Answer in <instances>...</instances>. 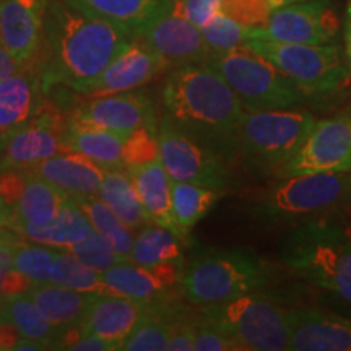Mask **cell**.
Listing matches in <instances>:
<instances>
[{"label":"cell","instance_id":"1","mask_svg":"<svg viewBox=\"0 0 351 351\" xmlns=\"http://www.w3.org/2000/svg\"><path fill=\"white\" fill-rule=\"evenodd\" d=\"M137 36L129 29L90 15L65 0H47L44 86L65 85L86 95L104 69Z\"/></svg>","mask_w":351,"mask_h":351},{"label":"cell","instance_id":"2","mask_svg":"<svg viewBox=\"0 0 351 351\" xmlns=\"http://www.w3.org/2000/svg\"><path fill=\"white\" fill-rule=\"evenodd\" d=\"M161 101L163 119L219 156L238 153V134L245 109L208 62L174 67L166 78Z\"/></svg>","mask_w":351,"mask_h":351},{"label":"cell","instance_id":"3","mask_svg":"<svg viewBox=\"0 0 351 351\" xmlns=\"http://www.w3.org/2000/svg\"><path fill=\"white\" fill-rule=\"evenodd\" d=\"M282 261L301 278L351 302V238L343 228L306 219L285 238Z\"/></svg>","mask_w":351,"mask_h":351},{"label":"cell","instance_id":"4","mask_svg":"<svg viewBox=\"0 0 351 351\" xmlns=\"http://www.w3.org/2000/svg\"><path fill=\"white\" fill-rule=\"evenodd\" d=\"M245 46L282 70L306 96L335 95L351 82V70L339 44L282 43L251 28Z\"/></svg>","mask_w":351,"mask_h":351},{"label":"cell","instance_id":"5","mask_svg":"<svg viewBox=\"0 0 351 351\" xmlns=\"http://www.w3.org/2000/svg\"><path fill=\"white\" fill-rule=\"evenodd\" d=\"M269 282V265L261 257L239 249L202 254L181 276L184 296L200 307L254 293Z\"/></svg>","mask_w":351,"mask_h":351},{"label":"cell","instance_id":"6","mask_svg":"<svg viewBox=\"0 0 351 351\" xmlns=\"http://www.w3.org/2000/svg\"><path fill=\"white\" fill-rule=\"evenodd\" d=\"M317 119L298 109L245 111L238 134V153L261 173H282L309 137Z\"/></svg>","mask_w":351,"mask_h":351},{"label":"cell","instance_id":"7","mask_svg":"<svg viewBox=\"0 0 351 351\" xmlns=\"http://www.w3.org/2000/svg\"><path fill=\"white\" fill-rule=\"evenodd\" d=\"M351 200L350 173L285 176L252 205L254 217L269 223L313 219Z\"/></svg>","mask_w":351,"mask_h":351},{"label":"cell","instance_id":"8","mask_svg":"<svg viewBox=\"0 0 351 351\" xmlns=\"http://www.w3.org/2000/svg\"><path fill=\"white\" fill-rule=\"evenodd\" d=\"M208 64L238 95L245 111L295 108L307 98L282 70L247 46L213 54Z\"/></svg>","mask_w":351,"mask_h":351},{"label":"cell","instance_id":"9","mask_svg":"<svg viewBox=\"0 0 351 351\" xmlns=\"http://www.w3.org/2000/svg\"><path fill=\"white\" fill-rule=\"evenodd\" d=\"M202 309V317L221 328L241 351L288 350L289 311L256 291Z\"/></svg>","mask_w":351,"mask_h":351},{"label":"cell","instance_id":"10","mask_svg":"<svg viewBox=\"0 0 351 351\" xmlns=\"http://www.w3.org/2000/svg\"><path fill=\"white\" fill-rule=\"evenodd\" d=\"M160 160L173 181L225 189L230 179L221 156L186 132L161 121L158 129Z\"/></svg>","mask_w":351,"mask_h":351},{"label":"cell","instance_id":"11","mask_svg":"<svg viewBox=\"0 0 351 351\" xmlns=\"http://www.w3.org/2000/svg\"><path fill=\"white\" fill-rule=\"evenodd\" d=\"M257 29L275 41L326 46L339 41L341 21L333 0H306L274 8Z\"/></svg>","mask_w":351,"mask_h":351},{"label":"cell","instance_id":"12","mask_svg":"<svg viewBox=\"0 0 351 351\" xmlns=\"http://www.w3.org/2000/svg\"><path fill=\"white\" fill-rule=\"evenodd\" d=\"M351 173V116L315 122L309 137L280 176Z\"/></svg>","mask_w":351,"mask_h":351},{"label":"cell","instance_id":"13","mask_svg":"<svg viewBox=\"0 0 351 351\" xmlns=\"http://www.w3.org/2000/svg\"><path fill=\"white\" fill-rule=\"evenodd\" d=\"M67 125L52 112H44L8 132L2 147L0 169L28 168L47 158L70 152L65 143Z\"/></svg>","mask_w":351,"mask_h":351},{"label":"cell","instance_id":"14","mask_svg":"<svg viewBox=\"0 0 351 351\" xmlns=\"http://www.w3.org/2000/svg\"><path fill=\"white\" fill-rule=\"evenodd\" d=\"M72 124L106 129L127 137L142 125L156 127L155 106L142 93L108 95L95 98L73 112Z\"/></svg>","mask_w":351,"mask_h":351},{"label":"cell","instance_id":"15","mask_svg":"<svg viewBox=\"0 0 351 351\" xmlns=\"http://www.w3.org/2000/svg\"><path fill=\"white\" fill-rule=\"evenodd\" d=\"M140 38L165 60L169 69L208 62L213 56L199 26L173 10L148 26Z\"/></svg>","mask_w":351,"mask_h":351},{"label":"cell","instance_id":"16","mask_svg":"<svg viewBox=\"0 0 351 351\" xmlns=\"http://www.w3.org/2000/svg\"><path fill=\"white\" fill-rule=\"evenodd\" d=\"M168 69L165 60L142 38H137L104 69L86 95L99 98L134 91Z\"/></svg>","mask_w":351,"mask_h":351},{"label":"cell","instance_id":"17","mask_svg":"<svg viewBox=\"0 0 351 351\" xmlns=\"http://www.w3.org/2000/svg\"><path fill=\"white\" fill-rule=\"evenodd\" d=\"M181 265H138L130 261L116 263L101 271V278L111 289L112 296H124L137 301H160L168 298L176 285L181 283Z\"/></svg>","mask_w":351,"mask_h":351},{"label":"cell","instance_id":"18","mask_svg":"<svg viewBox=\"0 0 351 351\" xmlns=\"http://www.w3.org/2000/svg\"><path fill=\"white\" fill-rule=\"evenodd\" d=\"M47 0H0V38L20 67L36 56L44 39Z\"/></svg>","mask_w":351,"mask_h":351},{"label":"cell","instance_id":"19","mask_svg":"<svg viewBox=\"0 0 351 351\" xmlns=\"http://www.w3.org/2000/svg\"><path fill=\"white\" fill-rule=\"evenodd\" d=\"M293 351H351V320L315 307L289 311Z\"/></svg>","mask_w":351,"mask_h":351},{"label":"cell","instance_id":"20","mask_svg":"<svg viewBox=\"0 0 351 351\" xmlns=\"http://www.w3.org/2000/svg\"><path fill=\"white\" fill-rule=\"evenodd\" d=\"M21 169L43 178L73 199L98 195L104 176V169L99 165L78 152L60 153Z\"/></svg>","mask_w":351,"mask_h":351},{"label":"cell","instance_id":"21","mask_svg":"<svg viewBox=\"0 0 351 351\" xmlns=\"http://www.w3.org/2000/svg\"><path fill=\"white\" fill-rule=\"evenodd\" d=\"M153 302L112 295L98 296L82 324V333L103 337L121 348L122 341L150 314Z\"/></svg>","mask_w":351,"mask_h":351},{"label":"cell","instance_id":"22","mask_svg":"<svg viewBox=\"0 0 351 351\" xmlns=\"http://www.w3.org/2000/svg\"><path fill=\"white\" fill-rule=\"evenodd\" d=\"M73 7L129 29L140 38L173 8V0H65Z\"/></svg>","mask_w":351,"mask_h":351},{"label":"cell","instance_id":"23","mask_svg":"<svg viewBox=\"0 0 351 351\" xmlns=\"http://www.w3.org/2000/svg\"><path fill=\"white\" fill-rule=\"evenodd\" d=\"M28 295L41 307L52 326L62 333L80 327L98 298L93 293H82L54 283L32 285Z\"/></svg>","mask_w":351,"mask_h":351},{"label":"cell","instance_id":"24","mask_svg":"<svg viewBox=\"0 0 351 351\" xmlns=\"http://www.w3.org/2000/svg\"><path fill=\"white\" fill-rule=\"evenodd\" d=\"M129 173L134 179L138 199L150 223L171 228L179 232L173 215V179L166 173L160 158L130 169Z\"/></svg>","mask_w":351,"mask_h":351},{"label":"cell","instance_id":"25","mask_svg":"<svg viewBox=\"0 0 351 351\" xmlns=\"http://www.w3.org/2000/svg\"><path fill=\"white\" fill-rule=\"evenodd\" d=\"M67 197L65 192L52 186L51 182L29 174L23 194L12 212L10 228L20 234H25L32 230L49 225Z\"/></svg>","mask_w":351,"mask_h":351},{"label":"cell","instance_id":"26","mask_svg":"<svg viewBox=\"0 0 351 351\" xmlns=\"http://www.w3.org/2000/svg\"><path fill=\"white\" fill-rule=\"evenodd\" d=\"M98 197L132 230L150 225L138 199L134 179L125 168L104 169Z\"/></svg>","mask_w":351,"mask_h":351},{"label":"cell","instance_id":"27","mask_svg":"<svg viewBox=\"0 0 351 351\" xmlns=\"http://www.w3.org/2000/svg\"><path fill=\"white\" fill-rule=\"evenodd\" d=\"M125 137L116 132L91 125H78L69 122L65 143L70 152H78L93 160L103 169L124 168L122 147Z\"/></svg>","mask_w":351,"mask_h":351},{"label":"cell","instance_id":"28","mask_svg":"<svg viewBox=\"0 0 351 351\" xmlns=\"http://www.w3.org/2000/svg\"><path fill=\"white\" fill-rule=\"evenodd\" d=\"M91 231H93V226L86 218L85 212L78 207L75 200L67 197V200L60 205L59 212L51 219L49 225L39 228V230H32L21 236L36 244L67 249L85 239Z\"/></svg>","mask_w":351,"mask_h":351},{"label":"cell","instance_id":"29","mask_svg":"<svg viewBox=\"0 0 351 351\" xmlns=\"http://www.w3.org/2000/svg\"><path fill=\"white\" fill-rule=\"evenodd\" d=\"M0 314L2 319L15 326L21 337L41 341L47 348H54L62 335V332L52 326L28 293L3 298L0 301Z\"/></svg>","mask_w":351,"mask_h":351},{"label":"cell","instance_id":"30","mask_svg":"<svg viewBox=\"0 0 351 351\" xmlns=\"http://www.w3.org/2000/svg\"><path fill=\"white\" fill-rule=\"evenodd\" d=\"M129 261L147 267L160 263L182 267L184 238L171 228L150 223L135 236Z\"/></svg>","mask_w":351,"mask_h":351},{"label":"cell","instance_id":"31","mask_svg":"<svg viewBox=\"0 0 351 351\" xmlns=\"http://www.w3.org/2000/svg\"><path fill=\"white\" fill-rule=\"evenodd\" d=\"M221 195V189L218 187L173 181L174 223L184 238L202 218L207 217Z\"/></svg>","mask_w":351,"mask_h":351},{"label":"cell","instance_id":"32","mask_svg":"<svg viewBox=\"0 0 351 351\" xmlns=\"http://www.w3.org/2000/svg\"><path fill=\"white\" fill-rule=\"evenodd\" d=\"M70 199H73V197H70ZM73 200L85 212L93 230L98 231L121 257L129 261L135 241L134 230L127 226L98 195L78 197Z\"/></svg>","mask_w":351,"mask_h":351},{"label":"cell","instance_id":"33","mask_svg":"<svg viewBox=\"0 0 351 351\" xmlns=\"http://www.w3.org/2000/svg\"><path fill=\"white\" fill-rule=\"evenodd\" d=\"M34 104L33 83L15 75L0 80V134H8L32 117Z\"/></svg>","mask_w":351,"mask_h":351},{"label":"cell","instance_id":"34","mask_svg":"<svg viewBox=\"0 0 351 351\" xmlns=\"http://www.w3.org/2000/svg\"><path fill=\"white\" fill-rule=\"evenodd\" d=\"M49 283L77 289L82 293H93L98 296L112 295L111 289L101 278L99 271L90 269L64 249H57L54 263L51 267Z\"/></svg>","mask_w":351,"mask_h":351},{"label":"cell","instance_id":"35","mask_svg":"<svg viewBox=\"0 0 351 351\" xmlns=\"http://www.w3.org/2000/svg\"><path fill=\"white\" fill-rule=\"evenodd\" d=\"M171 311L160 301L153 302L150 314L145 317L121 343L124 351H165L168 350Z\"/></svg>","mask_w":351,"mask_h":351},{"label":"cell","instance_id":"36","mask_svg":"<svg viewBox=\"0 0 351 351\" xmlns=\"http://www.w3.org/2000/svg\"><path fill=\"white\" fill-rule=\"evenodd\" d=\"M56 247L44 244H21L13 256V269L25 275L33 285L49 283Z\"/></svg>","mask_w":351,"mask_h":351},{"label":"cell","instance_id":"37","mask_svg":"<svg viewBox=\"0 0 351 351\" xmlns=\"http://www.w3.org/2000/svg\"><path fill=\"white\" fill-rule=\"evenodd\" d=\"M205 43L213 54H221L236 47L245 46L251 28L238 23L230 16L218 13L207 25L202 26Z\"/></svg>","mask_w":351,"mask_h":351},{"label":"cell","instance_id":"38","mask_svg":"<svg viewBox=\"0 0 351 351\" xmlns=\"http://www.w3.org/2000/svg\"><path fill=\"white\" fill-rule=\"evenodd\" d=\"M160 158L158 130L153 125H142L130 132L122 147V166L127 171L150 163Z\"/></svg>","mask_w":351,"mask_h":351},{"label":"cell","instance_id":"39","mask_svg":"<svg viewBox=\"0 0 351 351\" xmlns=\"http://www.w3.org/2000/svg\"><path fill=\"white\" fill-rule=\"evenodd\" d=\"M64 251L72 254L82 263H85L90 269L99 271V274L108 270L109 267L116 265V263L125 262V258L114 251L112 245L95 230L85 239L80 241V243L70 245V247L64 249Z\"/></svg>","mask_w":351,"mask_h":351},{"label":"cell","instance_id":"40","mask_svg":"<svg viewBox=\"0 0 351 351\" xmlns=\"http://www.w3.org/2000/svg\"><path fill=\"white\" fill-rule=\"evenodd\" d=\"M271 10L269 0H221L219 7V13L247 28H263Z\"/></svg>","mask_w":351,"mask_h":351},{"label":"cell","instance_id":"41","mask_svg":"<svg viewBox=\"0 0 351 351\" xmlns=\"http://www.w3.org/2000/svg\"><path fill=\"white\" fill-rule=\"evenodd\" d=\"M195 351H241L236 341L230 339L221 328L202 317L194 322Z\"/></svg>","mask_w":351,"mask_h":351},{"label":"cell","instance_id":"42","mask_svg":"<svg viewBox=\"0 0 351 351\" xmlns=\"http://www.w3.org/2000/svg\"><path fill=\"white\" fill-rule=\"evenodd\" d=\"M28 176V171L21 168L0 169V204H2L8 217V228H10L12 212L15 210L21 194H23Z\"/></svg>","mask_w":351,"mask_h":351},{"label":"cell","instance_id":"43","mask_svg":"<svg viewBox=\"0 0 351 351\" xmlns=\"http://www.w3.org/2000/svg\"><path fill=\"white\" fill-rule=\"evenodd\" d=\"M221 0H173V10L202 28L219 13Z\"/></svg>","mask_w":351,"mask_h":351},{"label":"cell","instance_id":"44","mask_svg":"<svg viewBox=\"0 0 351 351\" xmlns=\"http://www.w3.org/2000/svg\"><path fill=\"white\" fill-rule=\"evenodd\" d=\"M168 350L169 351L194 350V322L184 317H179L178 313H171Z\"/></svg>","mask_w":351,"mask_h":351},{"label":"cell","instance_id":"45","mask_svg":"<svg viewBox=\"0 0 351 351\" xmlns=\"http://www.w3.org/2000/svg\"><path fill=\"white\" fill-rule=\"evenodd\" d=\"M33 283L25 275H21L15 269L8 271L0 270V296L7 298L13 295H21V293H28Z\"/></svg>","mask_w":351,"mask_h":351},{"label":"cell","instance_id":"46","mask_svg":"<svg viewBox=\"0 0 351 351\" xmlns=\"http://www.w3.org/2000/svg\"><path fill=\"white\" fill-rule=\"evenodd\" d=\"M20 69V64L16 62L15 57L10 54V51L7 49L2 38H0V80L15 75V73H19Z\"/></svg>","mask_w":351,"mask_h":351},{"label":"cell","instance_id":"47","mask_svg":"<svg viewBox=\"0 0 351 351\" xmlns=\"http://www.w3.org/2000/svg\"><path fill=\"white\" fill-rule=\"evenodd\" d=\"M20 339L21 335L15 326L2 319V322H0V350H13V346Z\"/></svg>","mask_w":351,"mask_h":351},{"label":"cell","instance_id":"48","mask_svg":"<svg viewBox=\"0 0 351 351\" xmlns=\"http://www.w3.org/2000/svg\"><path fill=\"white\" fill-rule=\"evenodd\" d=\"M341 34H343V57L345 62L351 70V2L346 5L345 19H343V28H341Z\"/></svg>","mask_w":351,"mask_h":351},{"label":"cell","instance_id":"49","mask_svg":"<svg viewBox=\"0 0 351 351\" xmlns=\"http://www.w3.org/2000/svg\"><path fill=\"white\" fill-rule=\"evenodd\" d=\"M47 350L46 345H43L41 341L26 339V337H21V339L16 341V345L13 346V351H43Z\"/></svg>","mask_w":351,"mask_h":351},{"label":"cell","instance_id":"50","mask_svg":"<svg viewBox=\"0 0 351 351\" xmlns=\"http://www.w3.org/2000/svg\"><path fill=\"white\" fill-rule=\"evenodd\" d=\"M271 8L276 7H283V5H289V3H298V2H306V0H269Z\"/></svg>","mask_w":351,"mask_h":351},{"label":"cell","instance_id":"51","mask_svg":"<svg viewBox=\"0 0 351 351\" xmlns=\"http://www.w3.org/2000/svg\"><path fill=\"white\" fill-rule=\"evenodd\" d=\"M7 225H8V217L5 210L2 207V204H0V226H7Z\"/></svg>","mask_w":351,"mask_h":351},{"label":"cell","instance_id":"52","mask_svg":"<svg viewBox=\"0 0 351 351\" xmlns=\"http://www.w3.org/2000/svg\"><path fill=\"white\" fill-rule=\"evenodd\" d=\"M0 322H2V314H0Z\"/></svg>","mask_w":351,"mask_h":351},{"label":"cell","instance_id":"53","mask_svg":"<svg viewBox=\"0 0 351 351\" xmlns=\"http://www.w3.org/2000/svg\"><path fill=\"white\" fill-rule=\"evenodd\" d=\"M350 238H351V231H350Z\"/></svg>","mask_w":351,"mask_h":351}]
</instances>
